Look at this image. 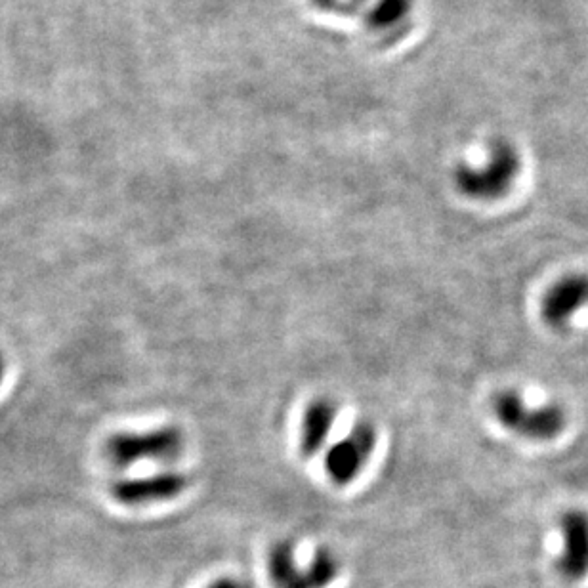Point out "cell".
I'll use <instances>...</instances> for the list:
<instances>
[{"mask_svg":"<svg viewBox=\"0 0 588 588\" xmlns=\"http://www.w3.org/2000/svg\"><path fill=\"white\" fill-rule=\"evenodd\" d=\"M188 474L180 470H165L146 478L121 480L111 487V495L117 503L125 506H144L151 503H165L180 497L189 487Z\"/></svg>","mask_w":588,"mask_h":588,"instance_id":"cell-7","label":"cell"},{"mask_svg":"<svg viewBox=\"0 0 588 588\" xmlns=\"http://www.w3.org/2000/svg\"><path fill=\"white\" fill-rule=\"evenodd\" d=\"M336 407L335 401L329 398H315L306 405L302 424H300V453L306 459L317 457L325 443L329 440L333 426H335Z\"/></svg>","mask_w":588,"mask_h":588,"instance_id":"cell-9","label":"cell"},{"mask_svg":"<svg viewBox=\"0 0 588 588\" xmlns=\"http://www.w3.org/2000/svg\"><path fill=\"white\" fill-rule=\"evenodd\" d=\"M588 308V273L571 272L558 277L541 300V315L552 329H564Z\"/></svg>","mask_w":588,"mask_h":588,"instance_id":"cell-6","label":"cell"},{"mask_svg":"<svg viewBox=\"0 0 588 588\" xmlns=\"http://www.w3.org/2000/svg\"><path fill=\"white\" fill-rule=\"evenodd\" d=\"M522 170L518 149L506 140H495L480 165L459 163L453 170V184L462 197L491 203L504 197Z\"/></svg>","mask_w":588,"mask_h":588,"instance_id":"cell-1","label":"cell"},{"mask_svg":"<svg viewBox=\"0 0 588 588\" xmlns=\"http://www.w3.org/2000/svg\"><path fill=\"white\" fill-rule=\"evenodd\" d=\"M268 564L275 588H325L338 575V562L327 548H319L312 564L300 569L289 541L273 546Z\"/></svg>","mask_w":588,"mask_h":588,"instance_id":"cell-5","label":"cell"},{"mask_svg":"<svg viewBox=\"0 0 588 588\" xmlns=\"http://www.w3.org/2000/svg\"><path fill=\"white\" fill-rule=\"evenodd\" d=\"M564 550L560 556V573L569 581H581L588 575V512L571 508L562 516Z\"/></svg>","mask_w":588,"mask_h":588,"instance_id":"cell-8","label":"cell"},{"mask_svg":"<svg viewBox=\"0 0 588 588\" xmlns=\"http://www.w3.org/2000/svg\"><path fill=\"white\" fill-rule=\"evenodd\" d=\"M186 438L178 426H161L146 432H119L105 441L104 455L115 468H128L140 461H178Z\"/></svg>","mask_w":588,"mask_h":588,"instance_id":"cell-3","label":"cell"},{"mask_svg":"<svg viewBox=\"0 0 588 588\" xmlns=\"http://www.w3.org/2000/svg\"><path fill=\"white\" fill-rule=\"evenodd\" d=\"M491 411L504 430L524 440H554L567 426V413L562 405L548 403L531 407L516 390L497 392L491 399Z\"/></svg>","mask_w":588,"mask_h":588,"instance_id":"cell-2","label":"cell"},{"mask_svg":"<svg viewBox=\"0 0 588 588\" xmlns=\"http://www.w3.org/2000/svg\"><path fill=\"white\" fill-rule=\"evenodd\" d=\"M413 12V0H373L367 10V25L380 37L399 31Z\"/></svg>","mask_w":588,"mask_h":588,"instance_id":"cell-10","label":"cell"},{"mask_svg":"<svg viewBox=\"0 0 588 588\" xmlns=\"http://www.w3.org/2000/svg\"><path fill=\"white\" fill-rule=\"evenodd\" d=\"M317 8L331 14H352L359 10L367 0H312Z\"/></svg>","mask_w":588,"mask_h":588,"instance_id":"cell-11","label":"cell"},{"mask_svg":"<svg viewBox=\"0 0 588 588\" xmlns=\"http://www.w3.org/2000/svg\"><path fill=\"white\" fill-rule=\"evenodd\" d=\"M377 428L369 420H359L352 430L333 443L325 453V472L335 485H350L371 461L377 447Z\"/></svg>","mask_w":588,"mask_h":588,"instance_id":"cell-4","label":"cell"},{"mask_svg":"<svg viewBox=\"0 0 588 588\" xmlns=\"http://www.w3.org/2000/svg\"><path fill=\"white\" fill-rule=\"evenodd\" d=\"M209 588H247V585H243L241 581H235V579H218Z\"/></svg>","mask_w":588,"mask_h":588,"instance_id":"cell-12","label":"cell"}]
</instances>
